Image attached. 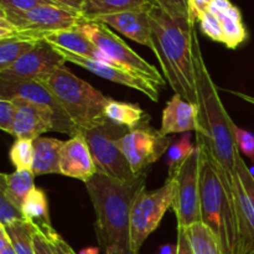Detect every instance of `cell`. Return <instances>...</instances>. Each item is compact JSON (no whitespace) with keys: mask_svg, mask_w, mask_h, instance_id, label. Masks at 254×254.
Here are the masks:
<instances>
[{"mask_svg":"<svg viewBox=\"0 0 254 254\" xmlns=\"http://www.w3.org/2000/svg\"><path fill=\"white\" fill-rule=\"evenodd\" d=\"M148 171L129 181L97 173L86 184L96 213V233L106 254H134L130 242L131 208L145 188Z\"/></svg>","mask_w":254,"mask_h":254,"instance_id":"6da1fadb","label":"cell"},{"mask_svg":"<svg viewBox=\"0 0 254 254\" xmlns=\"http://www.w3.org/2000/svg\"><path fill=\"white\" fill-rule=\"evenodd\" d=\"M149 19L150 49L159 60L164 77L175 94L197 104L192 52L195 22L188 17L171 16L158 5L149 10Z\"/></svg>","mask_w":254,"mask_h":254,"instance_id":"7a4b0ae2","label":"cell"},{"mask_svg":"<svg viewBox=\"0 0 254 254\" xmlns=\"http://www.w3.org/2000/svg\"><path fill=\"white\" fill-rule=\"evenodd\" d=\"M192 52L198 107V130L196 131V143L201 144L208 151L212 160L233 179L237 158L241 154L233 136L235 122L226 111L218 96L217 86L211 78L202 57L196 31L193 35Z\"/></svg>","mask_w":254,"mask_h":254,"instance_id":"3957f363","label":"cell"},{"mask_svg":"<svg viewBox=\"0 0 254 254\" xmlns=\"http://www.w3.org/2000/svg\"><path fill=\"white\" fill-rule=\"evenodd\" d=\"M200 154L201 222L211 228L220 241L223 254H243L233 179L212 160L208 151L196 143Z\"/></svg>","mask_w":254,"mask_h":254,"instance_id":"277c9868","label":"cell"},{"mask_svg":"<svg viewBox=\"0 0 254 254\" xmlns=\"http://www.w3.org/2000/svg\"><path fill=\"white\" fill-rule=\"evenodd\" d=\"M42 83L56 96L78 130H88L107 121L106 106L109 97L78 78L66 66L56 69Z\"/></svg>","mask_w":254,"mask_h":254,"instance_id":"5b68a950","label":"cell"},{"mask_svg":"<svg viewBox=\"0 0 254 254\" xmlns=\"http://www.w3.org/2000/svg\"><path fill=\"white\" fill-rule=\"evenodd\" d=\"M78 29L101 51L98 61L113 64L118 68L143 77L156 87H163L165 84V79L159 73L158 69L143 57L139 56L106 24L99 21H88L79 25Z\"/></svg>","mask_w":254,"mask_h":254,"instance_id":"8992f818","label":"cell"},{"mask_svg":"<svg viewBox=\"0 0 254 254\" xmlns=\"http://www.w3.org/2000/svg\"><path fill=\"white\" fill-rule=\"evenodd\" d=\"M129 130L109 119L88 130H79L88 143L98 173L119 181L133 180L138 176L131 171L121 145L122 139Z\"/></svg>","mask_w":254,"mask_h":254,"instance_id":"52a82bcc","label":"cell"},{"mask_svg":"<svg viewBox=\"0 0 254 254\" xmlns=\"http://www.w3.org/2000/svg\"><path fill=\"white\" fill-rule=\"evenodd\" d=\"M0 15L16 27V36L32 41H42L45 35L73 29L84 22L79 12L57 5H41L27 11H10L0 7Z\"/></svg>","mask_w":254,"mask_h":254,"instance_id":"ba28073f","label":"cell"},{"mask_svg":"<svg viewBox=\"0 0 254 254\" xmlns=\"http://www.w3.org/2000/svg\"><path fill=\"white\" fill-rule=\"evenodd\" d=\"M175 183L168 179L161 188L156 190H146L138 193L131 208L130 242L131 251L139 254L146 238L159 227L164 215L173 205Z\"/></svg>","mask_w":254,"mask_h":254,"instance_id":"9c48e42d","label":"cell"},{"mask_svg":"<svg viewBox=\"0 0 254 254\" xmlns=\"http://www.w3.org/2000/svg\"><path fill=\"white\" fill-rule=\"evenodd\" d=\"M175 183L171 210L178 221V228L186 230L201 222L200 215V154L196 151L184 163L173 178Z\"/></svg>","mask_w":254,"mask_h":254,"instance_id":"30bf717a","label":"cell"},{"mask_svg":"<svg viewBox=\"0 0 254 254\" xmlns=\"http://www.w3.org/2000/svg\"><path fill=\"white\" fill-rule=\"evenodd\" d=\"M173 144L171 136L163 135L149 126V122L129 130L122 139V150L131 171L135 175L148 171V168L158 161Z\"/></svg>","mask_w":254,"mask_h":254,"instance_id":"8fae6325","label":"cell"},{"mask_svg":"<svg viewBox=\"0 0 254 254\" xmlns=\"http://www.w3.org/2000/svg\"><path fill=\"white\" fill-rule=\"evenodd\" d=\"M0 98H19L44 107L54 114L55 119H56V131L68 134L71 136L79 131L76 124L72 122L64 107L61 106L59 99L56 98V96L42 82L0 78Z\"/></svg>","mask_w":254,"mask_h":254,"instance_id":"7c38bea8","label":"cell"},{"mask_svg":"<svg viewBox=\"0 0 254 254\" xmlns=\"http://www.w3.org/2000/svg\"><path fill=\"white\" fill-rule=\"evenodd\" d=\"M64 62L60 52L42 40L11 66L0 71V78L42 82L60 67L64 66Z\"/></svg>","mask_w":254,"mask_h":254,"instance_id":"4fadbf2b","label":"cell"},{"mask_svg":"<svg viewBox=\"0 0 254 254\" xmlns=\"http://www.w3.org/2000/svg\"><path fill=\"white\" fill-rule=\"evenodd\" d=\"M56 49V47H55ZM60 52L64 61L72 62V64L81 66L83 68L88 69L92 73L97 74V76L106 78L108 81L114 82V83L122 84V86H127L129 88H133L135 91H139L140 93L145 94L149 99L153 102L159 101V89L155 84L149 82L148 79L139 77L136 74L130 73V72L126 71V69L118 68V67L113 66V64H104V62L97 61V60L87 59V57L78 56V55L71 54L64 50L56 49Z\"/></svg>","mask_w":254,"mask_h":254,"instance_id":"5bb4252c","label":"cell"},{"mask_svg":"<svg viewBox=\"0 0 254 254\" xmlns=\"http://www.w3.org/2000/svg\"><path fill=\"white\" fill-rule=\"evenodd\" d=\"M233 195L237 203L243 250L254 247V178L241 154L233 176Z\"/></svg>","mask_w":254,"mask_h":254,"instance_id":"9a60e30c","label":"cell"},{"mask_svg":"<svg viewBox=\"0 0 254 254\" xmlns=\"http://www.w3.org/2000/svg\"><path fill=\"white\" fill-rule=\"evenodd\" d=\"M97 173L98 171L93 156L82 131H78L68 140L64 141L60 160L61 175L87 183Z\"/></svg>","mask_w":254,"mask_h":254,"instance_id":"2e32d148","label":"cell"},{"mask_svg":"<svg viewBox=\"0 0 254 254\" xmlns=\"http://www.w3.org/2000/svg\"><path fill=\"white\" fill-rule=\"evenodd\" d=\"M16 116H15L12 133L16 139L35 140L47 131H56V119L49 109L40 107L31 102L15 98Z\"/></svg>","mask_w":254,"mask_h":254,"instance_id":"e0dca14e","label":"cell"},{"mask_svg":"<svg viewBox=\"0 0 254 254\" xmlns=\"http://www.w3.org/2000/svg\"><path fill=\"white\" fill-rule=\"evenodd\" d=\"M163 135L169 136L176 133H190L198 130V107L197 104L186 101L179 94H175L166 103L161 118Z\"/></svg>","mask_w":254,"mask_h":254,"instance_id":"ac0fdd59","label":"cell"},{"mask_svg":"<svg viewBox=\"0 0 254 254\" xmlns=\"http://www.w3.org/2000/svg\"><path fill=\"white\" fill-rule=\"evenodd\" d=\"M96 21L103 22L107 26L113 27L124 36L138 44L151 47L150 19H149V11L146 10H134V11L107 15L99 17Z\"/></svg>","mask_w":254,"mask_h":254,"instance_id":"d6986e66","label":"cell"},{"mask_svg":"<svg viewBox=\"0 0 254 254\" xmlns=\"http://www.w3.org/2000/svg\"><path fill=\"white\" fill-rule=\"evenodd\" d=\"M208 11L220 20L223 31V44L231 50H235L247 39V30L242 20V14L237 6L230 0H213Z\"/></svg>","mask_w":254,"mask_h":254,"instance_id":"ffe728a7","label":"cell"},{"mask_svg":"<svg viewBox=\"0 0 254 254\" xmlns=\"http://www.w3.org/2000/svg\"><path fill=\"white\" fill-rule=\"evenodd\" d=\"M44 40L56 49L64 50V51L87 57V59L98 61L99 55H101V51L78 29V26L73 27V29L61 30V31L47 34L45 35Z\"/></svg>","mask_w":254,"mask_h":254,"instance_id":"44dd1931","label":"cell"},{"mask_svg":"<svg viewBox=\"0 0 254 254\" xmlns=\"http://www.w3.org/2000/svg\"><path fill=\"white\" fill-rule=\"evenodd\" d=\"M154 0H86L81 15L84 22L96 21L107 15L134 10H149L154 6Z\"/></svg>","mask_w":254,"mask_h":254,"instance_id":"7402d4cb","label":"cell"},{"mask_svg":"<svg viewBox=\"0 0 254 254\" xmlns=\"http://www.w3.org/2000/svg\"><path fill=\"white\" fill-rule=\"evenodd\" d=\"M35 159L32 173L35 176L60 174V160L64 141L55 138L39 136L34 140Z\"/></svg>","mask_w":254,"mask_h":254,"instance_id":"603a6c76","label":"cell"},{"mask_svg":"<svg viewBox=\"0 0 254 254\" xmlns=\"http://www.w3.org/2000/svg\"><path fill=\"white\" fill-rule=\"evenodd\" d=\"M34 189L35 174L32 170H15L0 176V192L21 210L25 198Z\"/></svg>","mask_w":254,"mask_h":254,"instance_id":"cb8c5ba5","label":"cell"},{"mask_svg":"<svg viewBox=\"0 0 254 254\" xmlns=\"http://www.w3.org/2000/svg\"><path fill=\"white\" fill-rule=\"evenodd\" d=\"M22 213L27 222L31 223L41 233H46L54 230L51 218H50L46 192L41 189L35 188L26 196L24 205H22Z\"/></svg>","mask_w":254,"mask_h":254,"instance_id":"d4e9b609","label":"cell"},{"mask_svg":"<svg viewBox=\"0 0 254 254\" xmlns=\"http://www.w3.org/2000/svg\"><path fill=\"white\" fill-rule=\"evenodd\" d=\"M106 117L113 123L126 127L130 130L150 121V117L138 104L119 102L113 98H109L107 103Z\"/></svg>","mask_w":254,"mask_h":254,"instance_id":"484cf974","label":"cell"},{"mask_svg":"<svg viewBox=\"0 0 254 254\" xmlns=\"http://www.w3.org/2000/svg\"><path fill=\"white\" fill-rule=\"evenodd\" d=\"M185 233L193 254H223L217 236L205 223H193Z\"/></svg>","mask_w":254,"mask_h":254,"instance_id":"4316f807","label":"cell"},{"mask_svg":"<svg viewBox=\"0 0 254 254\" xmlns=\"http://www.w3.org/2000/svg\"><path fill=\"white\" fill-rule=\"evenodd\" d=\"M2 227L5 228L16 254H35L34 235L36 228L31 223L27 221H17Z\"/></svg>","mask_w":254,"mask_h":254,"instance_id":"83f0119b","label":"cell"},{"mask_svg":"<svg viewBox=\"0 0 254 254\" xmlns=\"http://www.w3.org/2000/svg\"><path fill=\"white\" fill-rule=\"evenodd\" d=\"M39 41L25 39V37H11L0 40V71L11 66L20 57L32 49Z\"/></svg>","mask_w":254,"mask_h":254,"instance_id":"f1b7e54d","label":"cell"},{"mask_svg":"<svg viewBox=\"0 0 254 254\" xmlns=\"http://www.w3.org/2000/svg\"><path fill=\"white\" fill-rule=\"evenodd\" d=\"M196 151V145L191 143L190 133H184L178 141L173 143L168 150V179H173L178 174L181 166Z\"/></svg>","mask_w":254,"mask_h":254,"instance_id":"f546056e","label":"cell"},{"mask_svg":"<svg viewBox=\"0 0 254 254\" xmlns=\"http://www.w3.org/2000/svg\"><path fill=\"white\" fill-rule=\"evenodd\" d=\"M10 160L16 170H32L35 159L34 140L31 139H15L9 151Z\"/></svg>","mask_w":254,"mask_h":254,"instance_id":"4dcf8cb0","label":"cell"},{"mask_svg":"<svg viewBox=\"0 0 254 254\" xmlns=\"http://www.w3.org/2000/svg\"><path fill=\"white\" fill-rule=\"evenodd\" d=\"M198 24H200V29L203 34L207 37H210L211 40L216 42H225L223 39V31L222 26H221L220 20L217 19L216 15H213L211 11H206L202 16L198 20Z\"/></svg>","mask_w":254,"mask_h":254,"instance_id":"1f68e13d","label":"cell"},{"mask_svg":"<svg viewBox=\"0 0 254 254\" xmlns=\"http://www.w3.org/2000/svg\"><path fill=\"white\" fill-rule=\"evenodd\" d=\"M17 221H26L22 210L0 192V225L7 226Z\"/></svg>","mask_w":254,"mask_h":254,"instance_id":"d6a6232c","label":"cell"},{"mask_svg":"<svg viewBox=\"0 0 254 254\" xmlns=\"http://www.w3.org/2000/svg\"><path fill=\"white\" fill-rule=\"evenodd\" d=\"M233 136L238 150L250 158L254 164V134L233 124Z\"/></svg>","mask_w":254,"mask_h":254,"instance_id":"836d02e7","label":"cell"},{"mask_svg":"<svg viewBox=\"0 0 254 254\" xmlns=\"http://www.w3.org/2000/svg\"><path fill=\"white\" fill-rule=\"evenodd\" d=\"M15 116H16V106L11 99L0 98V128L6 133H12Z\"/></svg>","mask_w":254,"mask_h":254,"instance_id":"e575fe53","label":"cell"},{"mask_svg":"<svg viewBox=\"0 0 254 254\" xmlns=\"http://www.w3.org/2000/svg\"><path fill=\"white\" fill-rule=\"evenodd\" d=\"M41 5L56 4L50 0H0V7L4 10H10V11H27Z\"/></svg>","mask_w":254,"mask_h":254,"instance_id":"d590c367","label":"cell"},{"mask_svg":"<svg viewBox=\"0 0 254 254\" xmlns=\"http://www.w3.org/2000/svg\"><path fill=\"white\" fill-rule=\"evenodd\" d=\"M158 6H160L164 11L175 17H188L189 15V0H154ZM191 20V19H190Z\"/></svg>","mask_w":254,"mask_h":254,"instance_id":"8d00e7d4","label":"cell"},{"mask_svg":"<svg viewBox=\"0 0 254 254\" xmlns=\"http://www.w3.org/2000/svg\"><path fill=\"white\" fill-rule=\"evenodd\" d=\"M42 235L46 237V240L49 241L50 246L54 250L55 254H76L74 251L72 250L71 246L59 235V233L54 230L49 231L46 233H42Z\"/></svg>","mask_w":254,"mask_h":254,"instance_id":"74e56055","label":"cell"},{"mask_svg":"<svg viewBox=\"0 0 254 254\" xmlns=\"http://www.w3.org/2000/svg\"><path fill=\"white\" fill-rule=\"evenodd\" d=\"M212 1L213 0H189V15L191 21H198L200 17L207 11Z\"/></svg>","mask_w":254,"mask_h":254,"instance_id":"f35d334b","label":"cell"},{"mask_svg":"<svg viewBox=\"0 0 254 254\" xmlns=\"http://www.w3.org/2000/svg\"><path fill=\"white\" fill-rule=\"evenodd\" d=\"M34 248L35 254H55L54 250L50 246L49 241L46 240V237L37 228L34 235Z\"/></svg>","mask_w":254,"mask_h":254,"instance_id":"ab89813d","label":"cell"},{"mask_svg":"<svg viewBox=\"0 0 254 254\" xmlns=\"http://www.w3.org/2000/svg\"><path fill=\"white\" fill-rule=\"evenodd\" d=\"M17 34V29L6 19L0 15V40H7L15 37Z\"/></svg>","mask_w":254,"mask_h":254,"instance_id":"60d3db41","label":"cell"},{"mask_svg":"<svg viewBox=\"0 0 254 254\" xmlns=\"http://www.w3.org/2000/svg\"><path fill=\"white\" fill-rule=\"evenodd\" d=\"M176 246H178V254H193L185 230L178 228V243H176Z\"/></svg>","mask_w":254,"mask_h":254,"instance_id":"b9f144b4","label":"cell"},{"mask_svg":"<svg viewBox=\"0 0 254 254\" xmlns=\"http://www.w3.org/2000/svg\"><path fill=\"white\" fill-rule=\"evenodd\" d=\"M50 1L59 5V6L66 7V9L73 10V11H77L81 14L86 0H50Z\"/></svg>","mask_w":254,"mask_h":254,"instance_id":"7bdbcfd3","label":"cell"},{"mask_svg":"<svg viewBox=\"0 0 254 254\" xmlns=\"http://www.w3.org/2000/svg\"><path fill=\"white\" fill-rule=\"evenodd\" d=\"M0 254H16L2 226H0Z\"/></svg>","mask_w":254,"mask_h":254,"instance_id":"ee69618b","label":"cell"},{"mask_svg":"<svg viewBox=\"0 0 254 254\" xmlns=\"http://www.w3.org/2000/svg\"><path fill=\"white\" fill-rule=\"evenodd\" d=\"M156 254H178V246L164 245L161 246Z\"/></svg>","mask_w":254,"mask_h":254,"instance_id":"f6af8a7d","label":"cell"},{"mask_svg":"<svg viewBox=\"0 0 254 254\" xmlns=\"http://www.w3.org/2000/svg\"><path fill=\"white\" fill-rule=\"evenodd\" d=\"M230 92L232 94H235V96H237V97H240V98H242L243 101L248 102V103H251V104H254V97L248 96V94L242 93V92H236V91H230Z\"/></svg>","mask_w":254,"mask_h":254,"instance_id":"bcb514c9","label":"cell"},{"mask_svg":"<svg viewBox=\"0 0 254 254\" xmlns=\"http://www.w3.org/2000/svg\"><path fill=\"white\" fill-rule=\"evenodd\" d=\"M78 254H99V248L98 247H88L82 250Z\"/></svg>","mask_w":254,"mask_h":254,"instance_id":"7dc6e473","label":"cell"},{"mask_svg":"<svg viewBox=\"0 0 254 254\" xmlns=\"http://www.w3.org/2000/svg\"><path fill=\"white\" fill-rule=\"evenodd\" d=\"M248 169H250V173H251V175H252L253 178H254V164H252V165H251L250 168H248Z\"/></svg>","mask_w":254,"mask_h":254,"instance_id":"c3c4849f","label":"cell"},{"mask_svg":"<svg viewBox=\"0 0 254 254\" xmlns=\"http://www.w3.org/2000/svg\"><path fill=\"white\" fill-rule=\"evenodd\" d=\"M243 254H254V248H248Z\"/></svg>","mask_w":254,"mask_h":254,"instance_id":"681fc988","label":"cell"}]
</instances>
